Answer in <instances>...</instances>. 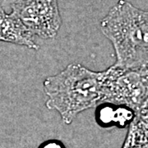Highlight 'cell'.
Masks as SVG:
<instances>
[{"mask_svg":"<svg viewBox=\"0 0 148 148\" xmlns=\"http://www.w3.org/2000/svg\"><path fill=\"white\" fill-rule=\"evenodd\" d=\"M109 76L110 69L95 72L80 64H69L44 81L45 106L58 112L65 124H71L80 113L106 101Z\"/></svg>","mask_w":148,"mask_h":148,"instance_id":"obj_1","label":"cell"},{"mask_svg":"<svg viewBox=\"0 0 148 148\" xmlns=\"http://www.w3.org/2000/svg\"><path fill=\"white\" fill-rule=\"evenodd\" d=\"M102 34L110 41L120 70L148 69V11L119 0L101 21Z\"/></svg>","mask_w":148,"mask_h":148,"instance_id":"obj_2","label":"cell"},{"mask_svg":"<svg viewBox=\"0 0 148 148\" xmlns=\"http://www.w3.org/2000/svg\"><path fill=\"white\" fill-rule=\"evenodd\" d=\"M11 8L35 36L45 40L57 36L62 26L58 0H19Z\"/></svg>","mask_w":148,"mask_h":148,"instance_id":"obj_3","label":"cell"},{"mask_svg":"<svg viewBox=\"0 0 148 148\" xmlns=\"http://www.w3.org/2000/svg\"><path fill=\"white\" fill-rule=\"evenodd\" d=\"M0 41L38 50L39 45L35 40V36L22 23L16 13L12 11L6 12L0 8Z\"/></svg>","mask_w":148,"mask_h":148,"instance_id":"obj_4","label":"cell"},{"mask_svg":"<svg viewBox=\"0 0 148 148\" xmlns=\"http://www.w3.org/2000/svg\"><path fill=\"white\" fill-rule=\"evenodd\" d=\"M136 116V111L124 105L104 103L96 106L95 118L96 123L102 127H127Z\"/></svg>","mask_w":148,"mask_h":148,"instance_id":"obj_5","label":"cell"},{"mask_svg":"<svg viewBox=\"0 0 148 148\" xmlns=\"http://www.w3.org/2000/svg\"><path fill=\"white\" fill-rule=\"evenodd\" d=\"M38 148H67L64 143L57 139H49L42 143Z\"/></svg>","mask_w":148,"mask_h":148,"instance_id":"obj_6","label":"cell"},{"mask_svg":"<svg viewBox=\"0 0 148 148\" xmlns=\"http://www.w3.org/2000/svg\"><path fill=\"white\" fill-rule=\"evenodd\" d=\"M19 0H0V8H3L5 6L12 5Z\"/></svg>","mask_w":148,"mask_h":148,"instance_id":"obj_7","label":"cell"},{"mask_svg":"<svg viewBox=\"0 0 148 148\" xmlns=\"http://www.w3.org/2000/svg\"><path fill=\"white\" fill-rule=\"evenodd\" d=\"M147 105H148V102H147ZM147 105H146V106H147Z\"/></svg>","mask_w":148,"mask_h":148,"instance_id":"obj_8","label":"cell"}]
</instances>
